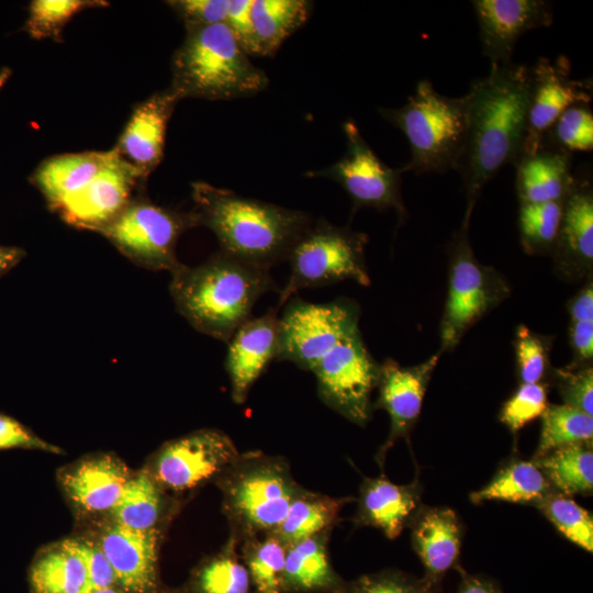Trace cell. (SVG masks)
I'll list each match as a JSON object with an SVG mask.
<instances>
[{"instance_id":"cell-13","label":"cell","mask_w":593,"mask_h":593,"mask_svg":"<svg viewBox=\"0 0 593 593\" xmlns=\"http://www.w3.org/2000/svg\"><path fill=\"white\" fill-rule=\"evenodd\" d=\"M346 152L343 157L321 170H312L304 176L323 177L337 182L351 199L354 210L372 208L394 210L402 220L405 206L401 194L404 168H391L371 149L354 121L343 124Z\"/></svg>"},{"instance_id":"cell-24","label":"cell","mask_w":593,"mask_h":593,"mask_svg":"<svg viewBox=\"0 0 593 593\" xmlns=\"http://www.w3.org/2000/svg\"><path fill=\"white\" fill-rule=\"evenodd\" d=\"M331 535L323 532L287 547L282 593H348L349 582L329 558Z\"/></svg>"},{"instance_id":"cell-49","label":"cell","mask_w":593,"mask_h":593,"mask_svg":"<svg viewBox=\"0 0 593 593\" xmlns=\"http://www.w3.org/2000/svg\"><path fill=\"white\" fill-rule=\"evenodd\" d=\"M570 343L580 362H589L593 356V318L570 320Z\"/></svg>"},{"instance_id":"cell-29","label":"cell","mask_w":593,"mask_h":593,"mask_svg":"<svg viewBox=\"0 0 593 593\" xmlns=\"http://www.w3.org/2000/svg\"><path fill=\"white\" fill-rule=\"evenodd\" d=\"M561 260L591 267L593 260V191L589 171L574 175L563 201V214L555 246Z\"/></svg>"},{"instance_id":"cell-7","label":"cell","mask_w":593,"mask_h":593,"mask_svg":"<svg viewBox=\"0 0 593 593\" xmlns=\"http://www.w3.org/2000/svg\"><path fill=\"white\" fill-rule=\"evenodd\" d=\"M368 236L320 219L312 222L293 244L286 261L290 273L279 291L278 305L302 289L318 288L343 280L367 287L370 277L365 261Z\"/></svg>"},{"instance_id":"cell-20","label":"cell","mask_w":593,"mask_h":593,"mask_svg":"<svg viewBox=\"0 0 593 593\" xmlns=\"http://www.w3.org/2000/svg\"><path fill=\"white\" fill-rule=\"evenodd\" d=\"M279 314L276 309L249 317L232 335L225 358L231 395L236 404L245 403L248 393L279 350Z\"/></svg>"},{"instance_id":"cell-50","label":"cell","mask_w":593,"mask_h":593,"mask_svg":"<svg viewBox=\"0 0 593 593\" xmlns=\"http://www.w3.org/2000/svg\"><path fill=\"white\" fill-rule=\"evenodd\" d=\"M461 581L457 593H502L500 585L484 575L469 574L458 567Z\"/></svg>"},{"instance_id":"cell-41","label":"cell","mask_w":593,"mask_h":593,"mask_svg":"<svg viewBox=\"0 0 593 593\" xmlns=\"http://www.w3.org/2000/svg\"><path fill=\"white\" fill-rule=\"evenodd\" d=\"M440 588L396 569L366 573L348 584V593H439Z\"/></svg>"},{"instance_id":"cell-33","label":"cell","mask_w":593,"mask_h":593,"mask_svg":"<svg viewBox=\"0 0 593 593\" xmlns=\"http://www.w3.org/2000/svg\"><path fill=\"white\" fill-rule=\"evenodd\" d=\"M312 8L307 0H251L257 55L272 56L309 20Z\"/></svg>"},{"instance_id":"cell-46","label":"cell","mask_w":593,"mask_h":593,"mask_svg":"<svg viewBox=\"0 0 593 593\" xmlns=\"http://www.w3.org/2000/svg\"><path fill=\"white\" fill-rule=\"evenodd\" d=\"M7 449L37 450L53 455L65 454L59 446L46 441L14 417L0 413V450Z\"/></svg>"},{"instance_id":"cell-26","label":"cell","mask_w":593,"mask_h":593,"mask_svg":"<svg viewBox=\"0 0 593 593\" xmlns=\"http://www.w3.org/2000/svg\"><path fill=\"white\" fill-rule=\"evenodd\" d=\"M571 166L572 154L548 147L521 156L515 164L521 204L563 201L574 180Z\"/></svg>"},{"instance_id":"cell-39","label":"cell","mask_w":593,"mask_h":593,"mask_svg":"<svg viewBox=\"0 0 593 593\" xmlns=\"http://www.w3.org/2000/svg\"><path fill=\"white\" fill-rule=\"evenodd\" d=\"M537 507L570 541L584 550L593 551V518L571 496L551 492Z\"/></svg>"},{"instance_id":"cell-32","label":"cell","mask_w":593,"mask_h":593,"mask_svg":"<svg viewBox=\"0 0 593 593\" xmlns=\"http://www.w3.org/2000/svg\"><path fill=\"white\" fill-rule=\"evenodd\" d=\"M555 490L535 463L514 458L503 465L482 489L470 494V501H505L537 506Z\"/></svg>"},{"instance_id":"cell-51","label":"cell","mask_w":593,"mask_h":593,"mask_svg":"<svg viewBox=\"0 0 593 593\" xmlns=\"http://www.w3.org/2000/svg\"><path fill=\"white\" fill-rule=\"evenodd\" d=\"M25 256L26 251L21 247L0 245V277L14 268Z\"/></svg>"},{"instance_id":"cell-10","label":"cell","mask_w":593,"mask_h":593,"mask_svg":"<svg viewBox=\"0 0 593 593\" xmlns=\"http://www.w3.org/2000/svg\"><path fill=\"white\" fill-rule=\"evenodd\" d=\"M359 311L347 300L316 304L292 296L279 316L277 360L312 371L339 342L359 329Z\"/></svg>"},{"instance_id":"cell-31","label":"cell","mask_w":593,"mask_h":593,"mask_svg":"<svg viewBox=\"0 0 593 593\" xmlns=\"http://www.w3.org/2000/svg\"><path fill=\"white\" fill-rule=\"evenodd\" d=\"M238 545L230 534L220 550L201 559L174 593H254Z\"/></svg>"},{"instance_id":"cell-3","label":"cell","mask_w":593,"mask_h":593,"mask_svg":"<svg viewBox=\"0 0 593 593\" xmlns=\"http://www.w3.org/2000/svg\"><path fill=\"white\" fill-rule=\"evenodd\" d=\"M170 275L177 311L194 329L223 342L251 317L262 294L280 291L270 269L221 250L198 266L180 264Z\"/></svg>"},{"instance_id":"cell-36","label":"cell","mask_w":593,"mask_h":593,"mask_svg":"<svg viewBox=\"0 0 593 593\" xmlns=\"http://www.w3.org/2000/svg\"><path fill=\"white\" fill-rule=\"evenodd\" d=\"M593 417L567 404H548L541 414V433L534 458L575 443L592 441Z\"/></svg>"},{"instance_id":"cell-23","label":"cell","mask_w":593,"mask_h":593,"mask_svg":"<svg viewBox=\"0 0 593 593\" xmlns=\"http://www.w3.org/2000/svg\"><path fill=\"white\" fill-rule=\"evenodd\" d=\"M421 484L417 478L409 484H395L383 473L365 477L354 515L355 527H374L389 539L396 538L421 507Z\"/></svg>"},{"instance_id":"cell-44","label":"cell","mask_w":593,"mask_h":593,"mask_svg":"<svg viewBox=\"0 0 593 593\" xmlns=\"http://www.w3.org/2000/svg\"><path fill=\"white\" fill-rule=\"evenodd\" d=\"M555 381L563 404L593 415V369L557 370Z\"/></svg>"},{"instance_id":"cell-48","label":"cell","mask_w":593,"mask_h":593,"mask_svg":"<svg viewBox=\"0 0 593 593\" xmlns=\"http://www.w3.org/2000/svg\"><path fill=\"white\" fill-rule=\"evenodd\" d=\"M250 7L251 0H230L225 24L247 55H257Z\"/></svg>"},{"instance_id":"cell-34","label":"cell","mask_w":593,"mask_h":593,"mask_svg":"<svg viewBox=\"0 0 593 593\" xmlns=\"http://www.w3.org/2000/svg\"><path fill=\"white\" fill-rule=\"evenodd\" d=\"M533 460L556 492L568 496L592 494V441L561 446Z\"/></svg>"},{"instance_id":"cell-40","label":"cell","mask_w":593,"mask_h":593,"mask_svg":"<svg viewBox=\"0 0 593 593\" xmlns=\"http://www.w3.org/2000/svg\"><path fill=\"white\" fill-rule=\"evenodd\" d=\"M540 147L572 154L593 149V113L590 104H574L564 110L542 137Z\"/></svg>"},{"instance_id":"cell-37","label":"cell","mask_w":593,"mask_h":593,"mask_svg":"<svg viewBox=\"0 0 593 593\" xmlns=\"http://www.w3.org/2000/svg\"><path fill=\"white\" fill-rule=\"evenodd\" d=\"M108 5L103 0H33L23 29L34 40L59 42L64 29L78 13Z\"/></svg>"},{"instance_id":"cell-5","label":"cell","mask_w":593,"mask_h":593,"mask_svg":"<svg viewBox=\"0 0 593 593\" xmlns=\"http://www.w3.org/2000/svg\"><path fill=\"white\" fill-rule=\"evenodd\" d=\"M230 534L239 542L272 533L301 489L289 461L260 450L240 452L213 482Z\"/></svg>"},{"instance_id":"cell-42","label":"cell","mask_w":593,"mask_h":593,"mask_svg":"<svg viewBox=\"0 0 593 593\" xmlns=\"http://www.w3.org/2000/svg\"><path fill=\"white\" fill-rule=\"evenodd\" d=\"M548 406V390L542 383H522L504 403L500 421L512 433H517L526 424L541 416Z\"/></svg>"},{"instance_id":"cell-8","label":"cell","mask_w":593,"mask_h":593,"mask_svg":"<svg viewBox=\"0 0 593 593\" xmlns=\"http://www.w3.org/2000/svg\"><path fill=\"white\" fill-rule=\"evenodd\" d=\"M195 226L192 211L164 208L138 195L97 233L138 267L172 272L181 264L176 254L177 243Z\"/></svg>"},{"instance_id":"cell-52","label":"cell","mask_w":593,"mask_h":593,"mask_svg":"<svg viewBox=\"0 0 593 593\" xmlns=\"http://www.w3.org/2000/svg\"><path fill=\"white\" fill-rule=\"evenodd\" d=\"M11 75L12 71L9 67H2L0 69V90L4 87Z\"/></svg>"},{"instance_id":"cell-47","label":"cell","mask_w":593,"mask_h":593,"mask_svg":"<svg viewBox=\"0 0 593 593\" xmlns=\"http://www.w3.org/2000/svg\"><path fill=\"white\" fill-rule=\"evenodd\" d=\"M72 537L85 561L91 590L118 586L114 570L100 545L87 533Z\"/></svg>"},{"instance_id":"cell-2","label":"cell","mask_w":593,"mask_h":593,"mask_svg":"<svg viewBox=\"0 0 593 593\" xmlns=\"http://www.w3.org/2000/svg\"><path fill=\"white\" fill-rule=\"evenodd\" d=\"M191 195L198 226L216 236L221 251L268 269L287 259L313 222L303 211L242 197L204 181L191 183Z\"/></svg>"},{"instance_id":"cell-27","label":"cell","mask_w":593,"mask_h":593,"mask_svg":"<svg viewBox=\"0 0 593 593\" xmlns=\"http://www.w3.org/2000/svg\"><path fill=\"white\" fill-rule=\"evenodd\" d=\"M31 593H88L87 568L74 537L40 548L27 572Z\"/></svg>"},{"instance_id":"cell-25","label":"cell","mask_w":593,"mask_h":593,"mask_svg":"<svg viewBox=\"0 0 593 593\" xmlns=\"http://www.w3.org/2000/svg\"><path fill=\"white\" fill-rule=\"evenodd\" d=\"M181 505V499L166 492L143 467L133 473L119 503L107 516L132 530L166 532Z\"/></svg>"},{"instance_id":"cell-14","label":"cell","mask_w":593,"mask_h":593,"mask_svg":"<svg viewBox=\"0 0 593 593\" xmlns=\"http://www.w3.org/2000/svg\"><path fill=\"white\" fill-rule=\"evenodd\" d=\"M87 522L89 527L85 533L105 552L119 588L126 593H174L163 582L159 571L164 530H132L108 516Z\"/></svg>"},{"instance_id":"cell-15","label":"cell","mask_w":593,"mask_h":593,"mask_svg":"<svg viewBox=\"0 0 593 593\" xmlns=\"http://www.w3.org/2000/svg\"><path fill=\"white\" fill-rule=\"evenodd\" d=\"M133 473L118 455L102 451L61 467L56 478L77 518L87 522L112 512Z\"/></svg>"},{"instance_id":"cell-18","label":"cell","mask_w":593,"mask_h":593,"mask_svg":"<svg viewBox=\"0 0 593 593\" xmlns=\"http://www.w3.org/2000/svg\"><path fill=\"white\" fill-rule=\"evenodd\" d=\"M440 353L411 367L400 366L393 359L380 363L379 396L372 410L382 409L390 417V433L376 455L381 469L387 452L396 440L407 439L422 411L423 399Z\"/></svg>"},{"instance_id":"cell-28","label":"cell","mask_w":593,"mask_h":593,"mask_svg":"<svg viewBox=\"0 0 593 593\" xmlns=\"http://www.w3.org/2000/svg\"><path fill=\"white\" fill-rule=\"evenodd\" d=\"M110 150L59 154L43 160L30 182L56 212L71 195L87 186L109 159Z\"/></svg>"},{"instance_id":"cell-9","label":"cell","mask_w":593,"mask_h":593,"mask_svg":"<svg viewBox=\"0 0 593 593\" xmlns=\"http://www.w3.org/2000/svg\"><path fill=\"white\" fill-rule=\"evenodd\" d=\"M239 454L226 433L201 428L164 443L144 468L166 492L181 499L213 483Z\"/></svg>"},{"instance_id":"cell-53","label":"cell","mask_w":593,"mask_h":593,"mask_svg":"<svg viewBox=\"0 0 593 593\" xmlns=\"http://www.w3.org/2000/svg\"><path fill=\"white\" fill-rule=\"evenodd\" d=\"M88 593H126L119 586H110L103 589H92Z\"/></svg>"},{"instance_id":"cell-4","label":"cell","mask_w":593,"mask_h":593,"mask_svg":"<svg viewBox=\"0 0 593 593\" xmlns=\"http://www.w3.org/2000/svg\"><path fill=\"white\" fill-rule=\"evenodd\" d=\"M267 74L254 65L225 23L186 31L171 59L169 88L180 100H232L267 88Z\"/></svg>"},{"instance_id":"cell-19","label":"cell","mask_w":593,"mask_h":593,"mask_svg":"<svg viewBox=\"0 0 593 593\" xmlns=\"http://www.w3.org/2000/svg\"><path fill=\"white\" fill-rule=\"evenodd\" d=\"M471 3L479 24L482 53L492 66L512 61L514 47L523 34L553 22L549 1L474 0Z\"/></svg>"},{"instance_id":"cell-6","label":"cell","mask_w":593,"mask_h":593,"mask_svg":"<svg viewBox=\"0 0 593 593\" xmlns=\"http://www.w3.org/2000/svg\"><path fill=\"white\" fill-rule=\"evenodd\" d=\"M379 113L409 141L411 160L403 167L405 171L419 175L455 170L468 132L467 94L446 97L430 81L421 80L403 107L381 108Z\"/></svg>"},{"instance_id":"cell-12","label":"cell","mask_w":593,"mask_h":593,"mask_svg":"<svg viewBox=\"0 0 593 593\" xmlns=\"http://www.w3.org/2000/svg\"><path fill=\"white\" fill-rule=\"evenodd\" d=\"M311 372L325 405L359 426L370 421L380 363L370 355L359 329L339 342Z\"/></svg>"},{"instance_id":"cell-11","label":"cell","mask_w":593,"mask_h":593,"mask_svg":"<svg viewBox=\"0 0 593 593\" xmlns=\"http://www.w3.org/2000/svg\"><path fill=\"white\" fill-rule=\"evenodd\" d=\"M468 223L465 220L451 244L440 351L452 349L469 327L508 294L501 277L475 259L468 239Z\"/></svg>"},{"instance_id":"cell-17","label":"cell","mask_w":593,"mask_h":593,"mask_svg":"<svg viewBox=\"0 0 593 593\" xmlns=\"http://www.w3.org/2000/svg\"><path fill=\"white\" fill-rule=\"evenodd\" d=\"M566 56L555 61L541 57L530 66L532 88L522 155L536 153L542 137L559 115L574 104H590L592 80H575L570 76Z\"/></svg>"},{"instance_id":"cell-1","label":"cell","mask_w":593,"mask_h":593,"mask_svg":"<svg viewBox=\"0 0 593 593\" xmlns=\"http://www.w3.org/2000/svg\"><path fill=\"white\" fill-rule=\"evenodd\" d=\"M530 88V66L510 61L491 66L466 93L468 132L455 167L466 190V220L486 182L522 155Z\"/></svg>"},{"instance_id":"cell-21","label":"cell","mask_w":593,"mask_h":593,"mask_svg":"<svg viewBox=\"0 0 593 593\" xmlns=\"http://www.w3.org/2000/svg\"><path fill=\"white\" fill-rule=\"evenodd\" d=\"M179 101L178 96L168 87L139 102L113 147L122 159L146 179L164 157L168 122Z\"/></svg>"},{"instance_id":"cell-38","label":"cell","mask_w":593,"mask_h":593,"mask_svg":"<svg viewBox=\"0 0 593 593\" xmlns=\"http://www.w3.org/2000/svg\"><path fill=\"white\" fill-rule=\"evenodd\" d=\"M563 201L521 204L518 226L526 251L540 253L555 248L563 214Z\"/></svg>"},{"instance_id":"cell-43","label":"cell","mask_w":593,"mask_h":593,"mask_svg":"<svg viewBox=\"0 0 593 593\" xmlns=\"http://www.w3.org/2000/svg\"><path fill=\"white\" fill-rule=\"evenodd\" d=\"M515 350L521 382L539 383L548 368L545 339L522 325L516 332Z\"/></svg>"},{"instance_id":"cell-22","label":"cell","mask_w":593,"mask_h":593,"mask_svg":"<svg viewBox=\"0 0 593 593\" xmlns=\"http://www.w3.org/2000/svg\"><path fill=\"white\" fill-rule=\"evenodd\" d=\"M407 526L412 547L425 569L424 578L440 588L460 553L462 525L458 515L449 507L421 505Z\"/></svg>"},{"instance_id":"cell-35","label":"cell","mask_w":593,"mask_h":593,"mask_svg":"<svg viewBox=\"0 0 593 593\" xmlns=\"http://www.w3.org/2000/svg\"><path fill=\"white\" fill-rule=\"evenodd\" d=\"M287 547L272 533L243 539L238 553L247 569L254 593H282Z\"/></svg>"},{"instance_id":"cell-30","label":"cell","mask_w":593,"mask_h":593,"mask_svg":"<svg viewBox=\"0 0 593 593\" xmlns=\"http://www.w3.org/2000/svg\"><path fill=\"white\" fill-rule=\"evenodd\" d=\"M353 501V496L335 497L301 486L272 534L288 547L323 532H333L344 506Z\"/></svg>"},{"instance_id":"cell-45","label":"cell","mask_w":593,"mask_h":593,"mask_svg":"<svg viewBox=\"0 0 593 593\" xmlns=\"http://www.w3.org/2000/svg\"><path fill=\"white\" fill-rule=\"evenodd\" d=\"M183 23L186 31L225 23L230 0H171L166 2Z\"/></svg>"},{"instance_id":"cell-16","label":"cell","mask_w":593,"mask_h":593,"mask_svg":"<svg viewBox=\"0 0 593 593\" xmlns=\"http://www.w3.org/2000/svg\"><path fill=\"white\" fill-rule=\"evenodd\" d=\"M145 180L112 148L101 170L87 186L68 198L56 213L70 226L97 233L136 197V189Z\"/></svg>"}]
</instances>
